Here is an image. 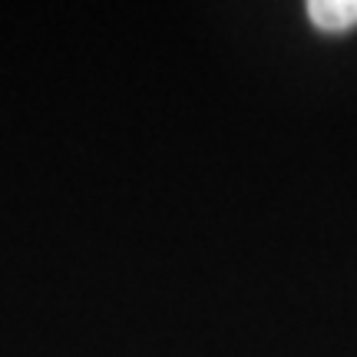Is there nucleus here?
Wrapping results in <instances>:
<instances>
[{"label":"nucleus","mask_w":357,"mask_h":357,"mask_svg":"<svg viewBox=\"0 0 357 357\" xmlns=\"http://www.w3.org/2000/svg\"><path fill=\"white\" fill-rule=\"evenodd\" d=\"M307 17L324 33H347L357 26V0H311Z\"/></svg>","instance_id":"f257e3e1"}]
</instances>
